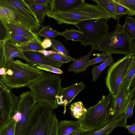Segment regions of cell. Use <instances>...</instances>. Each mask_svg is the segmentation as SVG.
I'll use <instances>...</instances> for the list:
<instances>
[{
  "label": "cell",
  "mask_w": 135,
  "mask_h": 135,
  "mask_svg": "<svg viewBox=\"0 0 135 135\" xmlns=\"http://www.w3.org/2000/svg\"><path fill=\"white\" fill-rule=\"evenodd\" d=\"M6 70L5 68H0V76L4 75L6 74Z\"/></svg>",
  "instance_id": "48"
},
{
  "label": "cell",
  "mask_w": 135,
  "mask_h": 135,
  "mask_svg": "<svg viewBox=\"0 0 135 135\" xmlns=\"http://www.w3.org/2000/svg\"><path fill=\"white\" fill-rule=\"evenodd\" d=\"M9 35H17L26 37L32 40L38 37L37 34L17 24L10 22L4 23Z\"/></svg>",
  "instance_id": "20"
},
{
  "label": "cell",
  "mask_w": 135,
  "mask_h": 135,
  "mask_svg": "<svg viewBox=\"0 0 135 135\" xmlns=\"http://www.w3.org/2000/svg\"><path fill=\"white\" fill-rule=\"evenodd\" d=\"M112 54L109 53H102L97 54V57L90 60L88 63L86 65L85 68L92 65L97 63L103 62L108 60L111 56Z\"/></svg>",
  "instance_id": "33"
},
{
  "label": "cell",
  "mask_w": 135,
  "mask_h": 135,
  "mask_svg": "<svg viewBox=\"0 0 135 135\" xmlns=\"http://www.w3.org/2000/svg\"><path fill=\"white\" fill-rule=\"evenodd\" d=\"M129 9L135 12V0H114Z\"/></svg>",
  "instance_id": "39"
},
{
  "label": "cell",
  "mask_w": 135,
  "mask_h": 135,
  "mask_svg": "<svg viewBox=\"0 0 135 135\" xmlns=\"http://www.w3.org/2000/svg\"><path fill=\"white\" fill-rule=\"evenodd\" d=\"M70 108L72 115L77 119L81 118L86 111L81 101L73 103L70 105Z\"/></svg>",
  "instance_id": "28"
},
{
  "label": "cell",
  "mask_w": 135,
  "mask_h": 135,
  "mask_svg": "<svg viewBox=\"0 0 135 135\" xmlns=\"http://www.w3.org/2000/svg\"><path fill=\"white\" fill-rule=\"evenodd\" d=\"M61 81L58 74L44 73L40 78L26 86L31 90L37 103L46 104L54 109L59 107L56 98L62 88Z\"/></svg>",
  "instance_id": "4"
},
{
  "label": "cell",
  "mask_w": 135,
  "mask_h": 135,
  "mask_svg": "<svg viewBox=\"0 0 135 135\" xmlns=\"http://www.w3.org/2000/svg\"><path fill=\"white\" fill-rule=\"evenodd\" d=\"M41 45L44 50L51 47L52 45L51 39L48 38H45L42 42Z\"/></svg>",
  "instance_id": "46"
},
{
  "label": "cell",
  "mask_w": 135,
  "mask_h": 135,
  "mask_svg": "<svg viewBox=\"0 0 135 135\" xmlns=\"http://www.w3.org/2000/svg\"><path fill=\"white\" fill-rule=\"evenodd\" d=\"M23 52L28 59V64L34 66L44 65L60 69L64 64L51 59L38 52L32 51Z\"/></svg>",
  "instance_id": "15"
},
{
  "label": "cell",
  "mask_w": 135,
  "mask_h": 135,
  "mask_svg": "<svg viewBox=\"0 0 135 135\" xmlns=\"http://www.w3.org/2000/svg\"><path fill=\"white\" fill-rule=\"evenodd\" d=\"M94 131L82 129L68 135H89Z\"/></svg>",
  "instance_id": "45"
},
{
  "label": "cell",
  "mask_w": 135,
  "mask_h": 135,
  "mask_svg": "<svg viewBox=\"0 0 135 135\" xmlns=\"http://www.w3.org/2000/svg\"><path fill=\"white\" fill-rule=\"evenodd\" d=\"M28 6L40 24L44 22L45 16L50 9V6L48 4Z\"/></svg>",
  "instance_id": "23"
},
{
  "label": "cell",
  "mask_w": 135,
  "mask_h": 135,
  "mask_svg": "<svg viewBox=\"0 0 135 135\" xmlns=\"http://www.w3.org/2000/svg\"><path fill=\"white\" fill-rule=\"evenodd\" d=\"M37 68L42 70L50 72L57 74H64L63 71L60 69L47 65H39L36 66Z\"/></svg>",
  "instance_id": "37"
},
{
  "label": "cell",
  "mask_w": 135,
  "mask_h": 135,
  "mask_svg": "<svg viewBox=\"0 0 135 135\" xmlns=\"http://www.w3.org/2000/svg\"><path fill=\"white\" fill-rule=\"evenodd\" d=\"M36 103L31 91L24 92L20 95L17 110L21 112V117L17 123L14 135H23L32 110Z\"/></svg>",
  "instance_id": "10"
},
{
  "label": "cell",
  "mask_w": 135,
  "mask_h": 135,
  "mask_svg": "<svg viewBox=\"0 0 135 135\" xmlns=\"http://www.w3.org/2000/svg\"><path fill=\"white\" fill-rule=\"evenodd\" d=\"M113 96L109 93L103 95L95 105L87 108L80 118L77 119L81 128L96 131L104 127L113 119Z\"/></svg>",
  "instance_id": "2"
},
{
  "label": "cell",
  "mask_w": 135,
  "mask_h": 135,
  "mask_svg": "<svg viewBox=\"0 0 135 135\" xmlns=\"http://www.w3.org/2000/svg\"><path fill=\"white\" fill-rule=\"evenodd\" d=\"M37 34L38 36L49 38L61 35V33L54 30L50 26H42L41 28L38 31Z\"/></svg>",
  "instance_id": "30"
},
{
  "label": "cell",
  "mask_w": 135,
  "mask_h": 135,
  "mask_svg": "<svg viewBox=\"0 0 135 135\" xmlns=\"http://www.w3.org/2000/svg\"><path fill=\"white\" fill-rule=\"evenodd\" d=\"M83 129L77 120H62L58 126V135H68L75 132Z\"/></svg>",
  "instance_id": "21"
},
{
  "label": "cell",
  "mask_w": 135,
  "mask_h": 135,
  "mask_svg": "<svg viewBox=\"0 0 135 135\" xmlns=\"http://www.w3.org/2000/svg\"><path fill=\"white\" fill-rule=\"evenodd\" d=\"M4 68L6 74L0 78L11 89L26 86L40 78L44 73L36 67L17 60L7 62Z\"/></svg>",
  "instance_id": "1"
},
{
  "label": "cell",
  "mask_w": 135,
  "mask_h": 135,
  "mask_svg": "<svg viewBox=\"0 0 135 135\" xmlns=\"http://www.w3.org/2000/svg\"><path fill=\"white\" fill-rule=\"evenodd\" d=\"M0 19L4 22H10L21 26L37 34L40 27L16 11L0 5Z\"/></svg>",
  "instance_id": "12"
},
{
  "label": "cell",
  "mask_w": 135,
  "mask_h": 135,
  "mask_svg": "<svg viewBox=\"0 0 135 135\" xmlns=\"http://www.w3.org/2000/svg\"><path fill=\"white\" fill-rule=\"evenodd\" d=\"M42 41L38 37L17 46L23 52L32 51L37 52L44 50L42 47Z\"/></svg>",
  "instance_id": "24"
},
{
  "label": "cell",
  "mask_w": 135,
  "mask_h": 135,
  "mask_svg": "<svg viewBox=\"0 0 135 135\" xmlns=\"http://www.w3.org/2000/svg\"><path fill=\"white\" fill-rule=\"evenodd\" d=\"M58 119L55 113H54L49 135H58Z\"/></svg>",
  "instance_id": "38"
},
{
  "label": "cell",
  "mask_w": 135,
  "mask_h": 135,
  "mask_svg": "<svg viewBox=\"0 0 135 135\" xmlns=\"http://www.w3.org/2000/svg\"><path fill=\"white\" fill-rule=\"evenodd\" d=\"M40 53L42 54L45 56H48L50 55L53 54H59L62 55H65L62 53L57 52L52 50H42L41 51H39L37 52Z\"/></svg>",
  "instance_id": "44"
},
{
  "label": "cell",
  "mask_w": 135,
  "mask_h": 135,
  "mask_svg": "<svg viewBox=\"0 0 135 135\" xmlns=\"http://www.w3.org/2000/svg\"><path fill=\"white\" fill-rule=\"evenodd\" d=\"M53 110L46 104L37 103L36 104L23 135H49Z\"/></svg>",
  "instance_id": "6"
},
{
  "label": "cell",
  "mask_w": 135,
  "mask_h": 135,
  "mask_svg": "<svg viewBox=\"0 0 135 135\" xmlns=\"http://www.w3.org/2000/svg\"><path fill=\"white\" fill-rule=\"evenodd\" d=\"M60 33L61 35L64 37L66 41H79L83 35V33L81 31L74 29H70Z\"/></svg>",
  "instance_id": "29"
},
{
  "label": "cell",
  "mask_w": 135,
  "mask_h": 135,
  "mask_svg": "<svg viewBox=\"0 0 135 135\" xmlns=\"http://www.w3.org/2000/svg\"><path fill=\"white\" fill-rule=\"evenodd\" d=\"M9 35L4 22L0 19V42L8 40Z\"/></svg>",
  "instance_id": "36"
},
{
  "label": "cell",
  "mask_w": 135,
  "mask_h": 135,
  "mask_svg": "<svg viewBox=\"0 0 135 135\" xmlns=\"http://www.w3.org/2000/svg\"><path fill=\"white\" fill-rule=\"evenodd\" d=\"M93 51L91 50L87 55L77 59H75L73 61V63L70 65L68 69L69 71L78 73L86 71L87 68H85V66L90 60V57Z\"/></svg>",
  "instance_id": "22"
},
{
  "label": "cell",
  "mask_w": 135,
  "mask_h": 135,
  "mask_svg": "<svg viewBox=\"0 0 135 135\" xmlns=\"http://www.w3.org/2000/svg\"><path fill=\"white\" fill-rule=\"evenodd\" d=\"M110 16V18L117 20L115 6L113 0H93Z\"/></svg>",
  "instance_id": "25"
},
{
  "label": "cell",
  "mask_w": 135,
  "mask_h": 135,
  "mask_svg": "<svg viewBox=\"0 0 135 135\" xmlns=\"http://www.w3.org/2000/svg\"><path fill=\"white\" fill-rule=\"evenodd\" d=\"M135 56L130 57L121 84L126 89L135 88Z\"/></svg>",
  "instance_id": "19"
},
{
  "label": "cell",
  "mask_w": 135,
  "mask_h": 135,
  "mask_svg": "<svg viewBox=\"0 0 135 135\" xmlns=\"http://www.w3.org/2000/svg\"><path fill=\"white\" fill-rule=\"evenodd\" d=\"M127 120L125 115L113 119L104 127L94 131L89 135H108L117 127H124L126 125Z\"/></svg>",
  "instance_id": "18"
},
{
  "label": "cell",
  "mask_w": 135,
  "mask_h": 135,
  "mask_svg": "<svg viewBox=\"0 0 135 135\" xmlns=\"http://www.w3.org/2000/svg\"><path fill=\"white\" fill-rule=\"evenodd\" d=\"M52 45L51 46L52 51L63 53L66 57L72 61L75 60V59L71 57L69 55V51L59 41L55 40L54 38L51 39Z\"/></svg>",
  "instance_id": "31"
},
{
  "label": "cell",
  "mask_w": 135,
  "mask_h": 135,
  "mask_svg": "<svg viewBox=\"0 0 135 135\" xmlns=\"http://www.w3.org/2000/svg\"><path fill=\"white\" fill-rule=\"evenodd\" d=\"M28 6L43 5L50 4L51 0H24Z\"/></svg>",
  "instance_id": "41"
},
{
  "label": "cell",
  "mask_w": 135,
  "mask_h": 135,
  "mask_svg": "<svg viewBox=\"0 0 135 135\" xmlns=\"http://www.w3.org/2000/svg\"><path fill=\"white\" fill-rule=\"evenodd\" d=\"M132 56L119 59L110 66L105 78V84L109 93L114 96L121 84L129 60Z\"/></svg>",
  "instance_id": "9"
},
{
  "label": "cell",
  "mask_w": 135,
  "mask_h": 135,
  "mask_svg": "<svg viewBox=\"0 0 135 135\" xmlns=\"http://www.w3.org/2000/svg\"><path fill=\"white\" fill-rule=\"evenodd\" d=\"M17 122L12 118L0 133V135H14Z\"/></svg>",
  "instance_id": "34"
},
{
  "label": "cell",
  "mask_w": 135,
  "mask_h": 135,
  "mask_svg": "<svg viewBox=\"0 0 135 135\" xmlns=\"http://www.w3.org/2000/svg\"><path fill=\"white\" fill-rule=\"evenodd\" d=\"M135 103V100L134 98L130 102L124 115L127 119L129 118H131L132 116Z\"/></svg>",
  "instance_id": "43"
},
{
  "label": "cell",
  "mask_w": 135,
  "mask_h": 135,
  "mask_svg": "<svg viewBox=\"0 0 135 135\" xmlns=\"http://www.w3.org/2000/svg\"><path fill=\"white\" fill-rule=\"evenodd\" d=\"M19 99L0 78V133L17 112Z\"/></svg>",
  "instance_id": "8"
},
{
  "label": "cell",
  "mask_w": 135,
  "mask_h": 135,
  "mask_svg": "<svg viewBox=\"0 0 135 135\" xmlns=\"http://www.w3.org/2000/svg\"><path fill=\"white\" fill-rule=\"evenodd\" d=\"M47 56L54 60L63 64L72 61L65 56L59 54H53Z\"/></svg>",
  "instance_id": "40"
},
{
  "label": "cell",
  "mask_w": 135,
  "mask_h": 135,
  "mask_svg": "<svg viewBox=\"0 0 135 135\" xmlns=\"http://www.w3.org/2000/svg\"><path fill=\"white\" fill-rule=\"evenodd\" d=\"M9 36L8 40L17 46H20L27 42L31 40L22 36L17 35H10Z\"/></svg>",
  "instance_id": "35"
},
{
  "label": "cell",
  "mask_w": 135,
  "mask_h": 135,
  "mask_svg": "<svg viewBox=\"0 0 135 135\" xmlns=\"http://www.w3.org/2000/svg\"><path fill=\"white\" fill-rule=\"evenodd\" d=\"M56 18L58 23L74 25L81 21L94 19H109L110 16L97 5L85 2L79 7L63 11H58Z\"/></svg>",
  "instance_id": "5"
},
{
  "label": "cell",
  "mask_w": 135,
  "mask_h": 135,
  "mask_svg": "<svg viewBox=\"0 0 135 135\" xmlns=\"http://www.w3.org/2000/svg\"><path fill=\"white\" fill-rule=\"evenodd\" d=\"M85 87L83 83L80 82L73 84L68 87L61 88L59 95L56 98L57 104L64 106V114L66 113L67 106Z\"/></svg>",
  "instance_id": "13"
},
{
  "label": "cell",
  "mask_w": 135,
  "mask_h": 135,
  "mask_svg": "<svg viewBox=\"0 0 135 135\" xmlns=\"http://www.w3.org/2000/svg\"><path fill=\"white\" fill-rule=\"evenodd\" d=\"M4 49L6 62L14 61V58L17 57L23 59L28 63L23 51L9 40L4 42Z\"/></svg>",
  "instance_id": "17"
},
{
  "label": "cell",
  "mask_w": 135,
  "mask_h": 135,
  "mask_svg": "<svg viewBox=\"0 0 135 135\" xmlns=\"http://www.w3.org/2000/svg\"><path fill=\"white\" fill-rule=\"evenodd\" d=\"M113 1L115 6V12L117 20L119 22L120 18L123 15H126L131 16L135 15V12L117 3L114 0Z\"/></svg>",
  "instance_id": "32"
},
{
  "label": "cell",
  "mask_w": 135,
  "mask_h": 135,
  "mask_svg": "<svg viewBox=\"0 0 135 135\" xmlns=\"http://www.w3.org/2000/svg\"><path fill=\"white\" fill-rule=\"evenodd\" d=\"M0 5L13 10L33 23L41 26L35 15L24 0H0Z\"/></svg>",
  "instance_id": "14"
},
{
  "label": "cell",
  "mask_w": 135,
  "mask_h": 135,
  "mask_svg": "<svg viewBox=\"0 0 135 135\" xmlns=\"http://www.w3.org/2000/svg\"><path fill=\"white\" fill-rule=\"evenodd\" d=\"M123 25L118 23L114 31L109 32L99 41L91 45L92 50L103 53L135 56V43L133 40L122 30Z\"/></svg>",
  "instance_id": "3"
},
{
  "label": "cell",
  "mask_w": 135,
  "mask_h": 135,
  "mask_svg": "<svg viewBox=\"0 0 135 135\" xmlns=\"http://www.w3.org/2000/svg\"><path fill=\"white\" fill-rule=\"evenodd\" d=\"M127 129L130 133H132L134 135L135 133V123L130 125H126L125 127Z\"/></svg>",
  "instance_id": "47"
},
{
  "label": "cell",
  "mask_w": 135,
  "mask_h": 135,
  "mask_svg": "<svg viewBox=\"0 0 135 135\" xmlns=\"http://www.w3.org/2000/svg\"><path fill=\"white\" fill-rule=\"evenodd\" d=\"M4 42H0V68L5 67L6 61L4 49Z\"/></svg>",
  "instance_id": "42"
},
{
  "label": "cell",
  "mask_w": 135,
  "mask_h": 135,
  "mask_svg": "<svg viewBox=\"0 0 135 135\" xmlns=\"http://www.w3.org/2000/svg\"><path fill=\"white\" fill-rule=\"evenodd\" d=\"M109 19L88 20L78 22L74 25L83 33L79 41L85 46L91 45L98 42L109 32L107 22Z\"/></svg>",
  "instance_id": "7"
},
{
  "label": "cell",
  "mask_w": 135,
  "mask_h": 135,
  "mask_svg": "<svg viewBox=\"0 0 135 135\" xmlns=\"http://www.w3.org/2000/svg\"><path fill=\"white\" fill-rule=\"evenodd\" d=\"M134 92L135 89H127L120 84L113 96V119L125 115L130 102L134 98Z\"/></svg>",
  "instance_id": "11"
},
{
  "label": "cell",
  "mask_w": 135,
  "mask_h": 135,
  "mask_svg": "<svg viewBox=\"0 0 135 135\" xmlns=\"http://www.w3.org/2000/svg\"><path fill=\"white\" fill-rule=\"evenodd\" d=\"M85 2L84 0H51L50 10L63 11L80 6Z\"/></svg>",
  "instance_id": "16"
},
{
  "label": "cell",
  "mask_w": 135,
  "mask_h": 135,
  "mask_svg": "<svg viewBox=\"0 0 135 135\" xmlns=\"http://www.w3.org/2000/svg\"><path fill=\"white\" fill-rule=\"evenodd\" d=\"M113 59L111 56L108 60L99 65L93 67L91 70L93 81H96L102 71L107 66H111L113 63Z\"/></svg>",
  "instance_id": "27"
},
{
  "label": "cell",
  "mask_w": 135,
  "mask_h": 135,
  "mask_svg": "<svg viewBox=\"0 0 135 135\" xmlns=\"http://www.w3.org/2000/svg\"><path fill=\"white\" fill-rule=\"evenodd\" d=\"M123 32L132 40L135 39V19L131 17H126V21L122 28Z\"/></svg>",
  "instance_id": "26"
}]
</instances>
